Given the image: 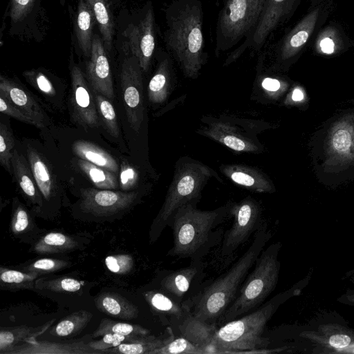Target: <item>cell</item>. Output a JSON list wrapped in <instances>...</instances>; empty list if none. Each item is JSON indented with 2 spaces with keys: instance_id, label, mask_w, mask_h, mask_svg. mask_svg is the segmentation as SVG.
<instances>
[{
  "instance_id": "1",
  "label": "cell",
  "mask_w": 354,
  "mask_h": 354,
  "mask_svg": "<svg viewBox=\"0 0 354 354\" xmlns=\"http://www.w3.org/2000/svg\"><path fill=\"white\" fill-rule=\"evenodd\" d=\"M163 39L184 75L196 78L207 59L203 32L201 0H173L165 10Z\"/></svg>"
},
{
  "instance_id": "2",
  "label": "cell",
  "mask_w": 354,
  "mask_h": 354,
  "mask_svg": "<svg viewBox=\"0 0 354 354\" xmlns=\"http://www.w3.org/2000/svg\"><path fill=\"white\" fill-rule=\"evenodd\" d=\"M271 236L267 224L263 223L255 232L249 248L232 266L183 306L201 319L216 325L235 299L239 287Z\"/></svg>"
},
{
  "instance_id": "3",
  "label": "cell",
  "mask_w": 354,
  "mask_h": 354,
  "mask_svg": "<svg viewBox=\"0 0 354 354\" xmlns=\"http://www.w3.org/2000/svg\"><path fill=\"white\" fill-rule=\"evenodd\" d=\"M297 290L281 292L253 312L230 321L216 330L209 347V354L266 353L268 338L262 336L266 324L279 307L294 296Z\"/></svg>"
},
{
  "instance_id": "4",
  "label": "cell",
  "mask_w": 354,
  "mask_h": 354,
  "mask_svg": "<svg viewBox=\"0 0 354 354\" xmlns=\"http://www.w3.org/2000/svg\"><path fill=\"white\" fill-rule=\"evenodd\" d=\"M228 216L229 205L213 210L198 209L194 203L183 205L169 223L173 232L174 245L168 254L196 259L213 243L218 231L216 229Z\"/></svg>"
},
{
  "instance_id": "5",
  "label": "cell",
  "mask_w": 354,
  "mask_h": 354,
  "mask_svg": "<svg viewBox=\"0 0 354 354\" xmlns=\"http://www.w3.org/2000/svg\"><path fill=\"white\" fill-rule=\"evenodd\" d=\"M281 248L280 242L272 243L261 251L253 270L244 280L238 296L218 322L227 323L259 307L275 289L279 279Z\"/></svg>"
},
{
  "instance_id": "6",
  "label": "cell",
  "mask_w": 354,
  "mask_h": 354,
  "mask_svg": "<svg viewBox=\"0 0 354 354\" xmlns=\"http://www.w3.org/2000/svg\"><path fill=\"white\" fill-rule=\"evenodd\" d=\"M213 171L203 163L190 161L176 167L165 202L151 225V239L159 237L178 208L194 203Z\"/></svg>"
},
{
  "instance_id": "7",
  "label": "cell",
  "mask_w": 354,
  "mask_h": 354,
  "mask_svg": "<svg viewBox=\"0 0 354 354\" xmlns=\"http://www.w3.org/2000/svg\"><path fill=\"white\" fill-rule=\"evenodd\" d=\"M266 2V0H225L216 21V56L250 39L261 18Z\"/></svg>"
},
{
  "instance_id": "8",
  "label": "cell",
  "mask_w": 354,
  "mask_h": 354,
  "mask_svg": "<svg viewBox=\"0 0 354 354\" xmlns=\"http://www.w3.org/2000/svg\"><path fill=\"white\" fill-rule=\"evenodd\" d=\"M333 7V0H312L306 15L279 41L276 48L278 66L288 67L297 60L313 36L321 30Z\"/></svg>"
},
{
  "instance_id": "9",
  "label": "cell",
  "mask_w": 354,
  "mask_h": 354,
  "mask_svg": "<svg viewBox=\"0 0 354 354\" xmlns=\"http://www.w3.org/2000/svg\"><path fill=\"white\" fill-rule=\"evenodd\" d=\"M230 214L234 218L233 223L225 232L218 252L219 257L224 262L230 259L252 234L257 232L263 225L261 206L250 197L230 205Z\"/></svg>"
},
{
  "instance_id": "10",
  "label": "cell",
  "mask_w": 354,
  "mask_h": 354,
  "mask_svg": "<svg viewBox=\"0 0 354 354\" xmlns=\"http://www.w3.org/2000/svg\"><path fill=\"white\" fill-rule=\"evenodd\" d=\"M69 71L71 91L68 102L71 118L84 130L97 129L100 122L95 93L84 72L75 62L73 50L69 56Z\"/></svg>"
},
{
  "instance_id": "11",
  "label": "cell",
  "mask_w": 354,
  "mask_h": 354,
  "mask_svg": "<svg viewBox=\"0 0 354 354\" xmlns=\"http://www.w3.org/2000/svg\"><path fill=\"white\" fill-rule=\"evenodd\" d=\"M120 82L128 123L136 133L140 130L145 115L142 73L138 58L125 44Z\"/></svg>"
},
{
  "instance_id": "12",
  "label": "cell",
  "mask_w": 354,
  "mask_h": 354,
  "mask_svg": "<svg viewBox=\"0 0 354 354\" xmlns=\"http://www.w3.org/2000/svg\"><path fill=\"white\" fill-rule=\"evenodd\" d=\"M301 1L266 0L261 18L252 37L230 54L225 64L235 61L249 47L256 50H261L270 34L290 19Z\"/></svg>"
},
{
  "instance_id": "13",
  "label": "cell",
  "mask_w": 354,
  "mask_h": 354,
  "mask_svg": "<svg viewBox=\"0 0 354 354\" xmlns=\"http://www.w3.org/2000/svg\"><path fill=\"white\" fill-rule=\"evenodd\" d=\"M138 191L97 188L80 189L79 207L82 212L97 217H109L132 207L140 198Z\"/></svg>"
},
{
  "instance_id": "14",
  "label": "cell",
  "mask_w": 354,
  "mask_h": 354,
  "mask_svg": "<svg viewBox=\"0 0 354 354\" xmlns=\"http://www.w3.org/2000/svg\"><path fill=\"white\" fill-rule=\"evenodd\" d=\"M42 0H10L4 18L9 19V35L21 39L40 41L44 32Z\"/></svg>"
},
{
  "instance_id": "15",
  "label": "cell",
  "mask_w": 354,
  "mask_h": 354,
  "mask_svg": "<svg viewBox=\"0 0 354 354\" xmlns=\"http://www.w3.org/2000/svg\"><path fill=\"white\" fill-rule=\"evenodd\" d=\"M123 35L127 38L128 50L138 58L142 71L147 72L156 44L155 15L151 1L147 3L138 22L130 24Z\"/></svg>"
},
{
  "instance_id": "16",
  "label": "cell",
  "mask_w": 354,
  "mask_h": 354,
  "mask_svg": "<svg viewBox=\"0 0 354 354\" xmlns=\"http://www.w3.org/2000/svg\"><path fill=\"white\" fill-rule=\"evenodd\" d=\"M23 146L43 199L48 202L55 200L61 196L63 189L61 179L53 164L41 146L35 140L25 139Z\"/></svg>"
},
{
  "instance_id": "17",
  "label": "cell",
  "mask_w": 354,
  "mask_h": 354,
  "mask_svg": "<svg viewBox=\"0 0 354 354\" xmlns=\"http://www.w3.org/2000/svg\"><path fill=\"white\" fill-rule=\"evenodd\" d=\"M0 93H2L34 122L42 129L51 124V120L38 100L17 77L0 75Z\"/></svg>"
},
{
  "instance_id": "18",
  "label": "cell",
  "mask_w": 354,
  "mask_h": 354,
  "mask_svg": "<svg viewBox=\"0 0 354 354\" xmlns=\"http://www.w3.org/2000/svg\"><path fill=\"white\" fill-rule=\"evenodd\" d=\"M101 36L95 33L92 42L91 55L86 62L85 75L95 92L109 100L114 98L111 69Z\"/></svg>"
},
{
  "instance_id": "19",
  "label": "cell",
  "mask_w": 354,
  "mask_h": 354,
  "mask_svg": "<svg viewBox=\"0 0 354 354\" xmlns=\"http://www.w3.org/2000/svg\"><path fill=\"white\" fill-rule=\"evenodd\" d=\"M95 24L96 19L91 6L84 0H77L73 16V43L78 53L88 59L91 55Z\"/></svg>"
},
{
  "instance_id": "20",
  "label": "cell",
  "mask_w": 354,
  "mask_h": 354,
  "mask_svg": "<svg viewBox=\"0 0 354 354\" xmlns=\"http://www.w3.org/2000/svg\"><path fill=\"white\" fill-rule=\"evenodd\" d=\"M22 75L46 101L57 109L63 108L66 87L59 77L43 68L26 70Z\"/></svg>"
},
{
  "instance_id": "21",
  "label": "cell",
  "mask_w": 354,
  "mask_h": 354,
  "mask_svg": "<svg viewBox=\"0 0 354 354\" xmlns=\"http://www.w3.org/2000/svg\"><path fill=\"white\" fill-rule=\"evenodd\" d=\"M221 170L234 183L250 191L259 193L274 192V185L270 178L254 167L241 164H231L221 166Z\"/></svg>"
},
{
  "instance_id": "22",
  "label": "cell",
  "mask_w": 354,
  "mask_h": 354,
  "mask_svg": "<svg viewBox=\"0 0 354 354\" xmlns=\"http://www.w3.org/2000/svg\"><path fill=\"white\" fill-rule=\"evenodd\" d=\"M203 132L236 152L257 153L261 149L253 140L242 134L235 127L225 122H213Z\"/></svg>"
},
{
  "instance_id": "23",
  "label": "cell",
  "mask_w": 354,
  "mask_h": 354,
  "mask_svg": "<svg viewBox=\"0 0 354 354\" xmlns=\"http://www.w3.org/2000/svg\"><path fill=\"white\" fill-rule=\"evenodd\" d=\"M7 353L12 354H88L105 353L103 351L91 348L84 341L73 342L71 343H51L47 342H37L30 340L24 344L18 345Z\"/></svg>"
},
{
  "instance_id": "24",
  "label": "cell",
  "mask_w": 354,
  "mask_h": 354,
  "mask_svg": "<svg viewBox=\"0 0 354 354\" xmlns=\"http://www.w3.org/2000/svg\"><path fill=\"white\" fill-rule=\"evenodd\" d=\"M156 71L148 85V100L151 104L164 102L169 93L172 77V62L169 55L159 50Z\"/></svg>"
},
{
  "instance_id": "25",
  "label": "cell",
  "mask_w": 354,
  "mask_h": 354,
  "mask_svg": "<svg viewBox=\"0 0 354 354\" xmlns=\"http://www.w3.org/2000/svg\"><path fill=\"white\" fill-rule=\"evenodd\" d=\"M14 178L23 194L33 204L42 205L43 198L24 152L15 147L12 158Z\"/></svg>"
},
{
  "instance_id": "26",
  "label": "cell",
  "mask_w": 354,
  "mask_h": 354,
  "mask_svg": "<svg viewBox=\"0 0 354 354\" xmlns=\"http://www.w3.org/2000/svg\"><path fill=\"white\" fill-rule=\"evenodd\" d=\"M180 320L178 328L182 336L209 354V347L217 330L216 325L205 322L186 308Z\"/></svg>"
},
{
  "instance_id": "27",
  "label": "cell",
  "mask_w": 354,
  "mask_h": 354,
  "mask_svg": "<svg viewBox=\"0 0 354 354\" xmlns=\"http://www.w3.org/2000/svg\"><path fill=\"white\" fill-rule=\"evenodd\" d=\"M72 150L77 158L119 175L120 164L117 159L97 145L89 141L78 140L73 143Z\"/></svg>"
},
{
  "instance_id": "28",
  "label": "cell",
  "mask_w": 354,
  "mask_h": 354,
  "mask_svg": "<svg viewBox=\"0 0 354 354\" xmlns=\"http://www.w3.org/2000/svg\"><path fill=\"white\" fill-rule=\"evenodd\" d=\"M353 44L336 24H330L321 29L315 42V50L323 55H333L343 51Z\"/></svg>"
},
{
  "instance_id": "29",
  "label": "cell",
  "mask_w": 354,
  "mask_h": 354,
  "mask_svg": "<svg viewBox=\"0 0 354 354\" xmlns=\"http://www.w3.org/2000/svg\"><path fill=\"white\" fill-rule=\"evenodd\" d=\"M72 163L95 188L118 189L120 187L119 175L79 158L73 159Z\"/></svg>"
},
{
  "instance_id": "30",
  "label": "cell",
  "mask_w": 354,
  "mask_h": 354,
  "mask_svg": "<svg viewBox=\"0 0 354 354\" xmlns=\"http://www.w3.org/2000/svg\"><path fill=\"white\" fill-rule=\"evenodd\" d=\"M95 304L99 310L120 319H131L138 315L136 306L115 292H104L97 296Z\"/></svg>"
},
{
  "instance_id": "31",
  "label": "cell",
  "mask_w": 354,
  "mask_h": 354,
  "mask_svg": "<svg viewBox=\"0 0 354 354\" xmlns=\"http://www.w3.org/2000/svg\"><path fill=\"white\" fill-rule=\"evenodd\" d=\"M167 337H156L154 336H140L131 342H124L116 347L106 349V353L122 354H150L151 351L158 349L169 342L175 337L172 330L169 328Z\"/></svg>"
},
{
  "instance_id": "32",
  "label": "cell",
  "mask_w": 354,
  "mask_h": 354,
  "mask_svg": "<svg viewBox=\"0 0 354 354\" xmlns=\"http://www.w3.org/2000/svg\"><path fill=\"white\" fill-rule=\"evenodd\" d=\"M91 8L100 35L107 52H111L115 31L112 11L108 0H84Z\"/></svg>"
},
{
  "instance_id": "33",
  "label": "cell",
  "mask_w": 354,
  "mask_h": 354,
  "mask_svg": "<svg viewBox=\"0 0 354 354\" xmlns=\"http://www.w3.org/2000/svg\"><path fill=\"white\" fill-rule=\"evenodd\" d=\"M201 266L196 263L171 272L162 279V288L174 297H182L190 288Z\"/></svg>"
},
{
  "instance_id": "34",
  "label": "cell",
  "mask_w": 354,
  "mask_h": 354,
  "mask_svg": "<svg viewBox=\"0 0 354 354\" xmlns=\"http://www.w3.org/2000/svg\"><path fill=\"white\" fill-rule=\"evenodd\" d=\"M48 322L40 327H17L0 331V353H7L21 342H28L44 333L53 323Z\"/></svg>"
},
{
  "instance_id": "35",
  "label": "cell",
  "mask_w": 354,
  "mask_h": 354,
  "mask_svg": "<svg viewBox=\"0 0 354 354\" xmlns=\"http://www.w3.org/2000/svg\"><path fill=\"white\" fill-rule=\"evenodd\" d=\"M76 245L71 237L60 232H50L37 242L34 250L39 254H53L71 250Z\"/></svg>"
},
{
  "instance_id": "36",
  "label": "cell",
  "mask_w": 354,
  "mask_h": 354,
  "mask_svg": "<svg viewBox=\"0 0 354 354\" xmlns=\"http://www.w3.org/2000/svg\"><path fill=\"white\" fill-rule=\"evenodd\" d=\"M94 93L100 125L110 136L118 138L120 129L117 115L111 100L100 93Z\"/></svg>"
},
{
  "instance_id": "37",
  "label": "cell",
  "mask_w": 354,
  "mask_h": 354,
  "mask_svg": "<svg viewBox=\"0 0 354 354\" xmlns=\"http://www.w3.org/2000/svg\"><path fill=\"white\" fill-rule=\"evenodd\" d=\"M92 318V314L86 310L73 313L61 320L53 329L54 333L60 337L76 334L85 328Z\"/></svg>"
},
{
  "instance_id": "38",
  "label": "cell",
  "mask_w": 354,
  "mask_h": 354,
  "mask_svg": "<svg viewBox=\"0 0 354 354\" xmlns=\"http://www.w3.org/2000/svg\"><path fill=\"white\" fill-rule=\"evenodd\" d=\"M15 140L12 129L1 117L0 122V164L11 176L13 175L12 158Z\"/></svg>"
},
{
  "instance_id": "39",
  "label": "cell",
  "mask_w": 354,
  "mask_h": 354,
  "mask_svg": "<svg viewBox=\"0 0 354 354\" xmlns=\"http://www.w3.org/2000/svg\"><path fill=\"white\" fill-rule=\"evenodd\" d=\"M109 333L123 335L143 336L149 334V331L140 325L115 322L109 319H103L92 336L97 337Z\"/></svg>"
},
{
  "instance_id": "40",
  "label": "cell",
  "mask_w": 354,
  "mask_h": 354,
  "mask_svg": "<svg viewBox=\"0 0 354 354\" xmlns=\"http://www.w3.org/2000/svg\"><path fill=\"white\" fill-rule=\"evenodd\" d=\"M145 297L153 308L157 311L174 316L178 319L183 316L185 312L183 305L181 306L174 299L160 292L151 291L147 292Z\"/></svg>"
},
{
  "instance_id": "41",
  "label": "cell",
  "mask_w": 354,
  "mask_h": 354,
  "mask_svg": "<svg viewBox=\"0 0 354 354\" xmlns=\"http://www.w3.org/2000/svg\"><path fill=\"white\" fill-rule=\"evenodd\" d=\"M150 354H207L205 350L194 344L183 336L174 338L165 346Z\"/></svg>"
},
{
  "instance_id": "42",
  "label": "cell",
  "mask_w": 354,
  "mask_h": 354,
  "mask_svg": "<svg viewBox=\"0 0 354 354\" xmlns=\"http://www.w3.org/2000/svg\"><path fill=\"white\" fill-rule=\"evenodd\" d=\"M139 173L128 161L123 160L120 163L119 183L122 191H132L138 183Z\"/></svg>"
},
{
  "instance_id": "43",
  "label": "cell",
  "mask_w": 354,
  "mask_h": 354,
  "mask_svg": "<svg viewBox=\"0 0 354 354\" xmlns=\"http://www.w3.org/2000/svg\"><path fill=\"white\" fill-rule=\"evenodd\" d=\"M140 336L123 335L114 333H106L100 340L93 341L88 344L93 348L103 351L116 347L124 342H131Z\"/></svg>"
},
{
  "instance_id": "44",
  "label": "cell",
  "mask_w": 354,
  "mask_h": 354,
  "mask_svg": "<svg viewBox=\"0 0 354 354\" xmlns=\"http://www.w3.org/2000/svg\"><path fill=\"white\" fill-rule=\"evenodd\" d=\"M105 264L111 272L124 274L133 269V259L129 254L111 255L106 257Z\"/></svg>"
},
{
  "instance_id": "45",
  "label": "cell",
  "mask_w": 354,
  "mask_h": 354,
  "mask_svg": "<svg viewBox=\"0 0 354 354\" xmlns=\"http://www.w3.org/2000/svg\"><path fill=\"white\" fill-rule=\"evenodd\" d=\"M0 279L4 283L8 284H23L32 282L39 274L34 272L28 273L22 272L14 270H8L1 268Z\"/></svg>"
},
{
  "instance_id": "46",
  "label": "cell",
  "mask_w": 354,
  "mask_h": 354,
  "mask_svg": "<svg viewBox=\"0 0 354 354\" xmlns=\"http://www.w3.org/2000/svg\"><path fill=\"white\" fill-rule=\"evenodd\" d=\"M67 266V262L59 259H41L32 263L28 270L38 274L57 271Z\"/></svg>"
},
{
  "instance_id": "47",
  "label": "cell",
  "mask_w": 354,
  "mask_h": 354,
  "mask_svg": "<svg viewBox=\"0 0 354 354\" xmlns=\"http://www.w3.org/2000/svg\"><path fill=\"white\" fill-rule=\"evenodd\" d=\"M0 111L3 115L34 126L32 120L10 102L2 93H0Z\"/></svg>"
},
{
  "instance_id": "48",
  "label": "cell",
  "mask_w": 354,
  "mask_h": 354,
  "mask_svg": "<svg viewBox=\"0 0 354 354\" xmlns=\"http://www.w3.org/2000/svg\"><path fill=\"white\" fill-rule=\"evenodd\" d=\"M44 288L54 291L76 292L81 288L79 281L72 278H59L42 282Z\"/></svg>"
},
{
  "instance_id": "49",
  "label": "cell",
  "mask_w": 354,
  "mask_h": 354,
  "mask_svg": "<svg viewBox=\"0 0 354 354\" xmlns=\"http://www.w3.org/2000/svg\"><path fill=\"white\" fill-rule=\"evenodd\" d=\"M16 205L12 219L11 228L15 233L24 231L29 225V214L24 205L15 201Z\"/></svg>"
},
{
  "instance_id": "50",
  "label": "cell",
  "mask_w": 354,
  "mask_h": 354,
  "mask_svg": "<svg viewBox=\"0 0 354 354\" xmlns=\"http://www.w3.org/2000/svg\"><path fill=\"white\" fill-rule=\"evenodd\" d=\"M351 342L352 339L351 336L344 333H338L329 336L327 344L330 347L341 349L349 347Z\"/></svg>"
},
{
  "instance_id": "51",
  "label": "cell",
  "mask_w": 354,
  "mask_h": 354,
  "mask_svg": "<svg viewBox=\"0 0 354 354\" xmlns=\"http://www.w3.org/2000/svg\"><path fill=\"white\" fill-rule=\"evenodd\" d=\"M262 87L269 91H276L280 86V82L274 78L266 77L263 80L261 83Z\"/></svg>"
},
{
  "instance_id": "52",
  "label": "cell",
  "mask_w": 354,
  "mask_h": 354,
  "mask_svg": "<svg viewBox=\"0 0 354 354\" xmlns=\"http://www.w3.org/2000/svg\"><path fill=\"white\" fill-rule=\"evenodd\" d=\"M337 301L343 304L354 306V290H348L337 299Z\"/></svg>"
},
{
  "instance_id": "53",
  "label": "cell",
  "mask_w": 354,
  "mask_h": 354,
  "mask_svg": "<svg viewBox=\"0 0 354 354\" xmlns=\"http://www.w3.org/2000/svg\"><path fill=\"white\" fill-rule=\"evenodd\" d=\"M303 98H304V94H303L302 91L299 88H296L292 91V99L294 101H301V100H303Z\"/></svg>"
},
{
  "instance_id": "54",
  "label": "cell",
  "mask_w": 354,
  "mask_h": 354,
  "mask_svg": "<svg viewBox=\"0 0 354 354\" xmlns=\"http://www.w3.org/2000/svg\"><path fill=\"white\" fill-rule=\"evenodd\" d=\"M66 1H67V0H58L59 3L62 6H65Z\"/></svg>"
},
{
  "instance_id": "55",
  "label": "cell",
  "mask_w": 354,
  "mask_h": 354,
  "mask_svg": "<svg viewBox=\"0 0 354 354\" xmlns=\"http://www.w3.org/2000/svg\"><path fill=\"white\" fill-rule=\"evenodd\" d=\"M352 281H353V283H354V276L353 277Z\"/></svg>"
},
{
  "instance_id": "56",
  "label": "cell",
  "mask_w": 354,
  "mask_h": 354,
  "mask_svg": "<svg viewBox=\"0 0 354 354\" xmlns=\"http://www.w3.org/2000/svg\"><path fill=\"white\" fill-rule=\"evenodd\" d=\"M353 46H354V41H353Z\"/></svg>"
}]
</instances>
